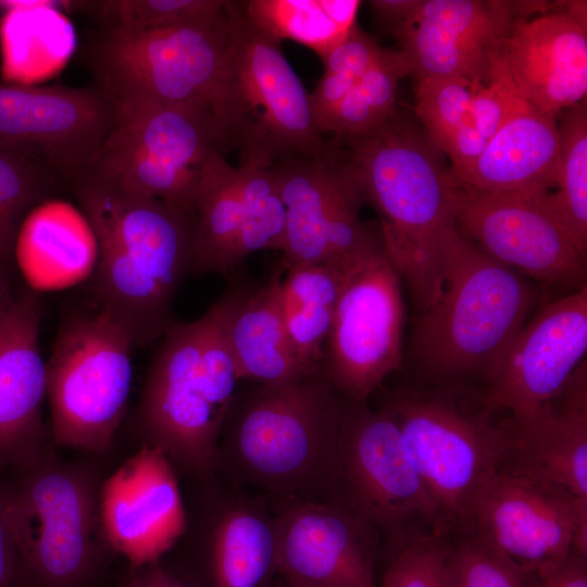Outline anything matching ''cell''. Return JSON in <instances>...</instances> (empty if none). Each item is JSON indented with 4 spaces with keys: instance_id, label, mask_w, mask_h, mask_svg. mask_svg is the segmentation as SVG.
Masks as SVG:
<instances>
[{
    "instance_id": "obj_38",
    "label": "cell",
    "mask_w": 587,
    "mask_h": 587,
    "mask_svg": "<svg viewBox=\"0 0 587 587\" xmlns=\"http://www.w3.org/2000/svg\"><path fill=\"white\" fill-rule=\"evenodd\" d=\"M475 84L451 76L426 77L417 83L416 116L442 153L471 114Z\"/></svg>"
},
{
    "instance_id": "obj_40",
    "label": "cell",
    "mask_w": 587,
    "mask_h": 587,
    "mask_svg": "<svg viewBox=\"0 0 587 587\" xmlns=\"http://www.w3.org/2000/svg\"><path fill=\"white\" fill-rule=\"evenodd\" d=\"M471 109L478 130L489 141L508 121L533 107L519 92L503 59L486 85L475 84Z\"/></svg>"
},
{
    "instance_id": "obj_26",
    "label": "cell",
    "mask_w": 587,
    "mask_h": 587,
    "mask_svg": "<svg viewBox=\"0 0 587 587\" xmlns=\"http://www.w3.org/2000/svg\"><path fill=\"white\" fill-rule=\"evenodd\" d=\"M284 268L278 264L265 283L232 284L222 295L224 332L239 379L278 386L309 375L289 342L279 301Z\"/></svg>"
},
{
    "instance_id": "obj_1",
    "label": "cell",
    "mask_w": 587,
    "mask_h": 587,
    "mask_svg": "<svg viewBox=\"0 0 587 587\" xmlns=\"http://www.w3.org/2000/svg\"><path fill=\"white\" fill-rule=\"evenodd\" d=\"M345 405L323 366L294 383L238 390L217 473L271 503L336 500Z\"/></svg>"
},
{
    "instance_id": "obj_5",
    "label": "cell",
    "mask_w": 587,
    "mask_h": 587,
    "mask_svg": "<svg viewBox=\"0 0 587 587\" xmlns=\"http://www.w3.org/2000/svg\"><path fill=\"white\" fill-rule=\"evenodd\" d=\"M239 380L220 297L199 319L174 322L160 338L135 414L140 445L162 451L175 470L212 483Z\"/></svg>"
},
{
    "instance_id": "obj_18",
    "label": "cell",
    "mask_w": 587,
    "mask_h": 587,
    "mask_svg": "<svg viewBox=\"0 0 587 587\" xmlns=\"http://www.w3.org/2000/svg\"><path fill=\"white\" fill-rule=\"evenodd\" d=\"M554 8L538 0H422L413 21L392 35L419 80L451 76L486 85L515 25Z\"/></svg>"
},
{
    "instance_id": "obj_14",
    "label": "cell",
    "mask_w": 587,
    "mask_h": 587,
    "mask_svg": "<svg viewBox=\"0 0 587 587\" xmlns=\"http://www.w3.org/2000/svg\"><path fill=\"white\" fill-rule=\"evenodd\" d=\"M402 282L379 250L353 266L341 287L323 369L347 401L365 403L403 364Z\"/></svg>"
},
{
    "instance_id": "obj_46",
    "label": "cell",
    "mask_w": 587,
    "mask_h": 587,
    "mask_svg": "<svg viewBox=\"0 0 587 587\" xmlns=\"http://www.w3.org/2000/svg\"><path fill=\"white\" fill-rule=\"evenodd\" d=\"M14 301L15 297L11 292L9 278L0 271V313L9 309Z\"/></svg>"
},
{
    "instance_id": "obj_25",
    "label": "cell",
    "mask_w": 587,
    "mask_h": 587,
    "mask_svg": "<svg viewBox=\"0 0 587 587\" xmlns=\"http://www.w3.org/2000/svg\"><path fill=\"white\" fill-rule=\"evenodd\" d=\"M504 60L522 97L559 116L587 93V27L560 10L521 21L507 40Z\"/></svg>"
},
{
    "instance_id": "obj_4",
    "label": "cell",
    "mask_w": 587,
    "mask_h": 587,
    "mask_svg": "<svg viewBox=\"0 0 587 587\" xmlns=\"http://www.w3.org/2000/svg\"><path fill=\"white\" fill-rule=\"evenodd\" d=\"M335 140L346 146L365 202L379 216L388 259L414 305L424 311L440 295L441 235L455 224L457 178L445 154L398 107L369 133Z\"/></svg>"
},
{
    "instance_id": "obj_33",
    "label": "cell",
    "mask_w": 587,
    "mask_h": 587,
    "mask_svg": "<svg viewBox=\"0 0 587 587\" xmlns=\"http://www.w3.org/2000/svg\"><path fill=\"white\" fill-rule=\"evenodd\" d=\"M411 74L410 62L401 50L385 49L322 123L321 133L342 139L374 129L395 112L398 85Z\"/></svg>"
},
{
    "instance_id": "obj_35",
    "label": "cell",
    "mask_w": 587,
    "mask_h": 587,
    "mask_svg": "<svg viewBox=\"0 0 587 587\" xmlns=\"http://www.w3.org/2000/svg\"><path fill=\"white\" fill-rule=\"evenodd\" d=\"M241 5L264 36L279 43L287 39L299 42L321 59L349 35L332 21L322 0H250Z\"/></svg>"
},
{
    "instance_id": "obj_37",
    "label": "cell",
    "mask_w": 587,
    "mask_h": 587,
    "mask_svg": "<svg viewBox=\"0 0 587 587\" xmlns=\"http://www.w3.org/2000/svg\"><path fill=\"white\" fill-rule=\"evenodd\" d=\"M448 587H530V573L459 533L447 534Z\"/></svg>"
},
{
    "instance_id": "obj_6",
    "label": "cell",
    "mask_w": 587,
    "mask_h": 587,
    "mask_svg": "<svg viewBox=\"0 0 587 587\" xmlns=\"http://www.w3.org/2000/svg\"><path fill=\"white\" fill-rule=\"evenodd\" d=\"M376 394L377 409L402 435L439 532L457 530L473 498L504 459L500 414L486 407L476 389L412 383Z\"/></svg>"
},
{
    "instance_id": "obj_17",
    "label": "cell",
    "mask_w": 587,
    "mask_h": 587,
    "mask_svg": "<svg viewBox=\"0 0 587 587\" xmlns=\"http://www.w3.org/2000/svg\"><path fill=\"white\" fill-rule=\"evenodd\" d=\"M541 193L482 191L457 179L455 224L486 254L526 278L576 290L586 285L587 255Z\"/></svg>"
},
{
    "instance_id": "obj_30",
    "label": "cell",
    "mask_w": 587,
    "mask_h": 587,
    "mask_svg": "<svg viewBox=\"0 0 587 587\" xmlns=\"http://www.w3.org/2000/svg\"><path fill=\"white\" fill-rule=\"evenodd\" d=\"M351 268L324 264L284 268L279 285L282 316L294 353L307 373L323 364L336 303Z\"/></svg>"
},
{
    "instance_id": "obj_22",
    "label": "cell",
    "mask_w": 587,
    "mask_h": 587,
    "mask_svg": "<svg viewBox=\"0 0 587 587\" xmlns=\"http://www.w3.org/2000/svg\"><path fill=\"white\" fill-rule=\"evenodd\" d=\"M587 285L538 309L513 341L492 383L480 390L496 413L534 410L554 397L586 360Z\"/></svg>"
},
{
    "instance_id": "obj_24",
    "label": "cell",
    "mask_w": 587,
    "mask_h": 587,
    "mask_svg": "<svg viewBox=\"0 0 587 587\" xmlns=\"http://www.w3.org/2000/svg\"><path fill=\"white\" fill-rule=\"evenodd\" d=\"M505 438L501 466L587 500V363L540 407L500 414Z\"/></svg>"
},
{
    "instance_id": "obj_34",
    "label": "cell",
    "mask_w": 587,
    "mask_h": 587,
    "mask_svg": "<svg viewBox=\"0 0 587 587\" xmlns=\"http://www.w3.org/2000/svg\"><path fill=\"white\" fill-rule=\"evenodd\" d=\"M225 0H100L65 1V7L90 15L104 29L137 33L192 24L217 17Z\"/></svg>"
},
{
    "instance_id": "obj_3",
    "label": "cell",
    "mask_w": 587,
    "mask_h": 587,
    "mask_svg": "<svg viewBox=\"0 0 587 587\" xmlns=\"http://www.w3.org/2000/svg\"><path fill=\"white\" fill-rule=\"evenodd\" d=\"M442 287L414 325L419 384L484 390L541 299L530 279L486 254L457 224L441 235Z\"/></svg>"
},
{
    "instance_id": "obj_15",
    "label": "cell",
    "mask_w": 587,
    "mask_h": 587,
    "mask_svg": "<svg viewBox=\"0 0 587 587\" xmlns=\"http://www.w3.org/2000/svg\"><path fill=\"white\" fill-rule=\"evenodd\" d=\"M532 573L573 548L587 555V500L500 466L470 503L457 530Z\"/></svg>"
},
{
    "instance_id": "obj_13",
    "label": "cell",
    "mask_w": 587,
    "mask_h": 587,
    "mask_svg": "<svg viewBox=\"0 0 587 587\" xmlns=\"http://www.w3.org/2000/svg\"><path fill=\"white\" fill-rule=\"evenodd\" d=\"M336 500L383 534L388 548L441 533L399 428L367 402L346 400Z\"/></svg>"
},
{
    "instance_id": "obj_8",
    "label": "cell",
    "mask_w": 587,
    "mask_h": 587,
    "mask_svg": "<svg viewBox=\"0 0 587 587\" xmlns=\"http://www.w3.org/2000/svg\"><path fill=\"white\" fill-rule=\"evenodd\" d=\"M3 476L5 516L27 587H93L110 551L99 516V470L50 447Z\"/></svg>"
},
{
    "instance_id": "obj_44",
    "label": "cell",
    "mask_w": 587,
    "mask_h": 587,
    "mask_svg": "<svg viewBox=\"0 0 587 587\" xmlns=\"http://www.w3.org/2000/svg\"><path fill=\"white\" fill-rule=\"evenodd\" d=\"M369 3L376 20L392 34L413 21L422 0H373Z\"/></svg>"
},
{
    "instance_id": "obj_41",
    "label": "cell",
    "mask_w": 587,
    "mask_h": 587,
    "mask_svg": "<svg viewBox=\"0 0 587 587\" xmlns=\"http://www.w3.org/2000/svg\"><path fill=\"white\" fill-rule=\"evenodd\" d=\"M530 587H587V555L573 548L562 560L532 572Z\"/></svg>"
},
{
    "instance_id": "obj_43",
    "label": "cell",
    "mask_w": 587,
    "mask_h": 587,
    "mask_svg": "<svg viewBox=\"0 0 587 587\" xmlns=\"http://www.w3.org/2000/svg\"><path fill=\"white\" fill-rule=\"evenodd\" d=\"M118 587H197L160 561L130 566Z\"/></svg>"
},
{
    "instance_id": "obj_12",
    "label": "cell",
    "mask_w": 587,
    "mask_h": 587,
    "mask_svg": "<svg viewBox=\"0 0 587 587\" xmlns=\"http://www.w3.org/2000/svg\"><path fill=\"white\" fill-rule=\"evenodd\" d=\"M271 168L286 209L283 268L324 264L349 270L384 249L379 229L361 221L360 173L336 140L322 154L283 158Z\"/></svg>"
},
{
    "instance_id": "obj_42",
    "label": "cell",
    "mask_w": 587,
    "mask_h": 587,
    "mask_svg": "<svg viewBox=\"0 0 587 587\" xmlns=\"http://www.w3.org/2000/svg\"><path fill=\"white\" fill-rule=\"evenodd\" d=\"M0 587H27L21 555L5 516L2 474H0Z\"/></svg>"
},
{
    "instance_id": "obj_19",
    "label": "cell",
    "mask_w": 587,
    "mask_h": 587,
    "mask_svg": "<svg viewBox=\"0 0 587 587\" xmlns=\"http://www.w3.org/2000/svg\"><path fill=\"white\" fill-rule=\"evenodd\" d=\"M115 118L114 104L95 84H0V140L64 177L95 164Z\"/></svg>"
},
{
    "instance_id": "obj_21",
    "label": "cell",
    "mask_w": 587,
    "mask_h": 587,
    "mask_svg": "<svg viewBox=\"0 0 587 587\" xmlns=\"http://www.w3.org/2000/svg\"><path fill=\"white\" fill-rule=\"evenodd\" d=\"M99 516L108 548L130 566L160 561L188 526L176 470L167 457L140 445L102 480Z\"/></svg>"
},
{
    "instance_id": "obj_39",
    "label": "cell",
    "mask_w": 587,
    "mask_h": 587,
    "mask_svg": "<svg viewBox=\"0 0 587 587\" xmlns=\"http://www.w3.org/2000/svg\"><path fill=\"white\" fill-rule=\"evenodd\" d=\"M447 534L433 533L387 548L389 558L377 587H448Z\"/></svg>"
},
{
    "instance_id": "obj_23",
    "label": "cell",
    "mask_w": 587,
    "mask_h": 587,
    "mask_svg": "<svg viewBox=\"0 0 587 587\" xmlns=\"http://www.w3.org/2000/svg\"><path fill=\"white\" fill-rule=\"evenodd\" d=\"M40 307L27 292L0 313V474L36 462L49 448L42 420L47 369L40 351Z\"/></svg>"
},
{
    "instance_id": "obj_28",
    "label": "cell",
    "mask_w": 587,
    "mask_h": 587,
    "mask_svg": "<svg viewBox=\"0 0 587 587\" xmlns=\"http://www.w3.org/2000/svg\"><path fill=\"white\" fill-rule=\"evenodd\" d=\"M208 539L213 587H261L276 571V514L263 497L229 500Z\"/></svg>"
},
{
    "instance_id": "obj_9",
    "label": "cell",
    "mask_w": 587,
    "mask_h": 587,
    "mask_svg": "<svg viewBox=\"0 0 587 587\" xmlns=\"http://www.w3.org/2000/svg\"><path fill=\"white\" fill-rule=\"evenodd\" d=\"M227 42L225 7L217 17L192 24L137 33L98 28L86 39L82 58L92 84L116 110L195 104L214 115Z\"/></svg>"
},
{
    "instance_id": "obj_32",
    "label": "cell",
    "mask_w": 587,
    "mask_h": 587,
    "mask_svg": "<svg viewBox=\"0 0 587 587\" xmlns=\"http://www.w3.org/2000/svg\"><path fill=\"white\" fill-rule=\"evenodd\" d=\"M560 150L555 191H545L547 209L587 255V109L585 100L564 109L558 118Z\"/></svg>"
},
{
    "instance_id": "obj_10",
    "label": "cell",
    "mask_w": 587,
    "mask_h": 587,
    "mask_svg": "<svg viewBox=\"0 0 587 587\" xmlns=\"http://www.w3.org/2000/svg\"><path fill=\"white\" fill-rule=\"evenodd\" d=\"M135 344L96 303L70 313L46 362L53 446L105 452L125 415Z\"/></svg>"
},
{
    "instance_id": "obj_20",
    "label": "cell",
    "mask_w": 587,
    "mask_h": 587,
    "mask_svg": "<svg viewBox=\"0 0 587 587\" xmlns=\"http://www.w3.org/2000/svg\"><path fill=\"white\" fill-rule=\"evenodd\" d=\"M277 521L276 571L287 587H377L379 533L337 500L272 504Z\"/></svg>"
},
{
    "instance_id": "obj_45",
    "label": "cell",
    "mask_w": 587,
    "mask_h": 587,
    "mask_svg": "<svg viewBox=\"0 0 587 587\" xmlns=\"http://www.w3.org/2000/svg\"><path fill=\"white\" fill-rule=\"evenodd\" d=\"M361 3L359 0H322L328 16L346 33H350L357 25V14Z\"/></svg>"
},
{
    "instance_id": "obj_16",
    "label": "cell",
    "mask_w": 587,
    "mask_h": 587,
    "mask_svg": "<svg viewBox=\"0 0 587 587\" xmlns=\"http://www.w3.org/2000/svg\"><path fill=\"white\" fill-rule=\"evenodd\" d=\"M285 230L286 209L272 168L234 167L215 153L199 186L190 275L233 279L250 254L282 252Z\"/></svg>"
},
{
    "instance_id": "obj_36",
    "label": "cell",
    "mask_w": 587,
    "mask_h": 587,
    "mask_svg": "<svg viewBox=\"0 0 587 587\" xmlns=\"http://www.w3.org/2000/svg\"><path fill=\"white\" fill-rule=\"evenodd\" d=\"M384 50L372 36L355 25L339 45L321 59L324 73L310 93L319 129Z\"/></svg>"
},
{
    "instance_id": "obj_29",
    "label": "cell",
    "mask_w": 587,
    "mask_h": 587,
    "mask_svg": "<svg viewBox=\"0 0 587 587\" xmlns=\"http://www.w3.org/2000/svg\"><path fill=\"white\" fill-rule=\"evenodd\" d=\"M62 1L28 0L5 11L0 22L2 72L11 82L28 85L64 66L75 49V32L60 11Z\"/></svg>"
},
{
    "instance_id": "obj_31",
    "label": "cell",
    "mask_w": 587,
    "mask_h": 587,
    "mask_svg": "<svg viewBox=\"0 0 587 587\" xmlns=\"http://www.w3.org/2000/svg\"><path fill=\"white\" fill-rule=\"evenodd\" d=\"M61 185L65 177L55 168L0 140V271L8 278L23 222Z\"/></svg>"
},
{
    "instance_id": "obj_11",
    "label": "cell",
    "mask_w": 587,
    "mask_h": 587,
    "mask_svg": "<svg viewBox=\"0 0 587 587\" xmlns=\"http://www.w3.org/2000/svg\"><path fill=\"white\" fill-rule=\"evenodd\" d=\"M223 154L211 110L153 103L116 110L115 122L89 170L117 190L160 200L195 216L210 159Z\"/></svg>"
},
{
    "instance_id": "obj_7",
    "label": "cell",
    "mask_w": 587,
    "mask_h": 587,
    "mask_svg": "<svg viewBox=\"0 0 587 587\" xmlns=\"http://www.w3.org/2000/svg\"><path fill=\"white\" fill-rule=\"evenodd\" d=\"M228 42L214 113L223 152L239 165L271 167L288 157H314L335 146L320 132L310 93L282 52L247 18L241 1H227Z\"/></svg>"
},
{
    "instance_id": "obj_27",
    "label": "cell",
    "mask_w": 587,
    "mask_h": 587,
    "mask_svg": "<svg viewBox=\"0 0 587 587\" xmlns=\"http://www.w3.org/2000/svg\"><path fill=\"white\" fill-rule=\"evenodd\" d=\"M559 116L530 109L508 121L458 180L489 192H544L555 188Z\"/></svg>"
},
{
    "instance_id": "obj_2",
    "label": "cell",
    "mask_w": 587,
    "mask_h": 587,
    "mask_svg": "<svg viewBox=\"0 0 587 587\" xmlns=\"http://www.w3.org/2000/svg\"><path fill=\"white\" fill-rule=\"evenodd\" d=\"M96 241L95 303L116 319L135 347L175 322L173 303L190 275L193 217L170 203L126 195L89 168L66 176Z\"/></svg>"
}]
</instances>
